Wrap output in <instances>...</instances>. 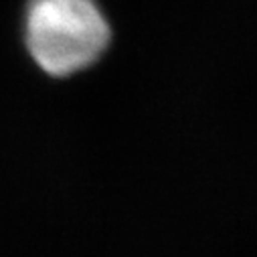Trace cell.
Returning <instances> with one entry per match:
<instances>
[{
	"instance_id": "cell-1",
	"label": "cell",
	"mask_w": 257,
	"mask_h": 257,
	"mask_svg": "<svg viewBox=\"0 0 257 257\" xmlns=\"http://www.w3.org/2000/svg\"><path fill=\"white\" fill-rule=\"evenodd\" d=\"M109 41L111 27L97 0H29L25 43L45 73L67 77L91 67Z\"/></svg>"
}]
</instances>
